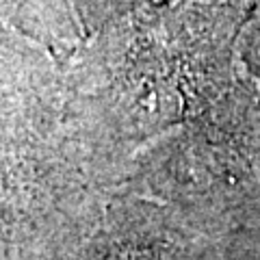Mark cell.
Returning <instances> with one entry per match:
<instances>
[{
	"label": "cell",
	"instance_id": "1",
	"mask_svg": "<svg viewBox=\"0 0 260 260\" xmlns=\"http://www.w3.org/2000/svg\"><path fill=\"white\" fill-rule=\"evenodd\" d=\"M245 18L237 5L126 13L61 63L70 139L100 189L119 186L145 145L245 76L237 52Z\"/></svg>",
	"mask_w": 260,
	"mask_h": 260
},
{
	"label": "cell",
	"instance_id": "2",
	"mask_svg": "<svg viewBox=\"0 0 260 260\" xmlns=\"http://www.w3.org/2000/svg\"><path fill=\"white\" fill-rule=\"evenodd\" d=\"M3 260H52L100 189L68 133L63 65L0 26Z\"/></svg>",
	"mask_w": 260,
	"mask_h": 260
},
{
	"label": "cell",
	"instance_id": "3",
	"mask_svg": "<svg viewBox=\"0 0 260 260\" xmlns=\"http://www.w3.org/2000/svg\"><path fill=\"white\" fill-rule=\"evenodd\" d=\"M260 85L247 74L137 154L119 186L176 210L204 243L260 234Z\"/></svg>",
	"mask_w": 260,
	"mask_h": 260
},
{
	"label": "cell",
	"instance_id": "4",
	"mask_svg": "<svg viewBox=\"0 0 260 260\" xmlns=\"http://www.w3.org/2000/svg\"><path fill=\"white\" fill-rule=\"evenodd\" d=\"M202 243L176 210L111 186L80 215L52 260H191Z\"/></svg>",
	"mask_w": 260,
	"mask_h": 260
},
{
	"label": "cell",
	"instance_id": "5",
	"mask_svg": "<svg viewBox=\"0 0 260 260\" xmlns=\"http://www.w3.org/2000/svg\"><path fill=\"white\" fill-rule=\"evenodd\" d=\"M0 15V26L42 46L59 63L68 61L85 42L78 0H3Z\"/></svg>",
	"mask_w": 260,
	"mask_h": 260
},
{
	"label": "cell",
	"instance_id": "6",
	"mask_svg": "<svg viewBox=\"0 0 260 260\" xmlns=\"http://www.w3.org/2000/svg\"><path fill=\"white\" fill-rule=\"evenodd\" d=\"M237 52L245 74L260 85V0H249Z\"/></svg>",
	"mask_w": 260,
	"mask_h": 260
},
{
	"label": "cell",
	"instance_id": "7",
	"mask_svg": "<svg viewBox=\"0 0 260 260\" xmlns=\"http://www.w3.org/2000/svg\"><path fill=\"white\" fill-rule=\"evenodd\" d=\"M204 254L215 260H260V234L249 239L204 243Z\"/></svg>",
	"mask_w": 260,
	"mask_h": 260
},
{
	"label": "cell",
	"instance_id": "8",
	"mask_svg": "<svg viewBox=\"0 0 260 260\" xmlns=\"http://www.w3.org/2000/svg\"><path fill=\"white\" fill-rule=\"evenodd\" d=\"M258 135H260V111H258Z\"/></svg>",
	"mask_w": 260,
	"mask_h": 260
}]
</instances>
